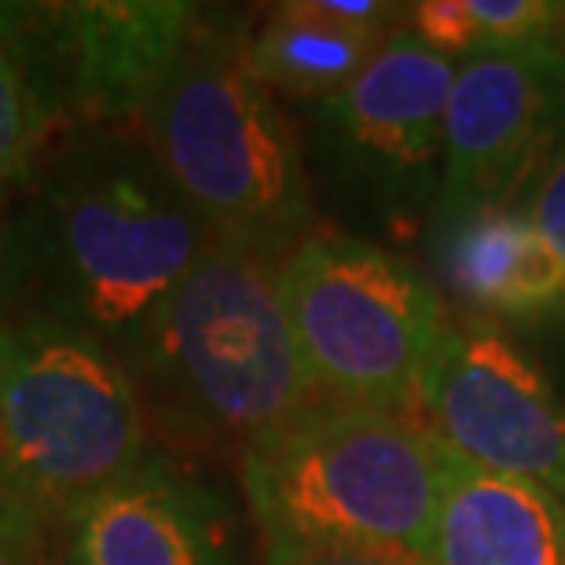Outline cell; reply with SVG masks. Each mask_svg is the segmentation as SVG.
I'll return each instance as SVG.
<instances>
[{
	"instance_id": "7",
	"label": "cell",
	"mask_w": 565,
	"mask_h": 565,
	"mask_svg": "<svg viewBox=\"0 0 565 565\" xmlns=\"http://www.w3.org/2000/svg\"><path fill=\"white\" fill-rule=\"evenodd\" d=\"M279 298L316 401L419 419V386L448 309L423 268L320 228L279 262Z\"/></svg>"
},
{
	"instance_id": "5",
	"label": "cell",
	"mask_w": 565,
	"mask_h": 565,
	"mask_svg": "<svg viewBox=\"0 0 565 565\" xmlns=\"http://www.w3.org/2000/svg\"><path fill=\"white\" fill-rule=\"evenodd\" d=\"M147 412L99 338L0 312V489L55 533L147 456Z\"/></svg>"
},
{
	"instance_id": "13",
	"label": "cell",
	"mask_w": 565,
	"mask_h": 565,
	"mask_svg": "<svg viewBox=\"0 0 565 565\" xmlns=\"http://www.w3.org/2000/svg\"><path fill=\"white\" fill-rule=\"evenodd\" d=\"M423 565H565V503L451 451Z\"/></svg>"
},
{
	"instance_id": "16",
	"label": "cell",
	"mask_w": 565,
	"mask_h": 565,
	"mask_svg": "<svg viewBox=\"0 0 565 565\" xmlns=\"http://www.w3.org/2000/svg\"><path fill=\"white\" fill-rule=\"evenodd\" d=\"M52 121L22 82V74L0 55V195L22 191L49 151Z\"/></svg>"
},
{
	"instance_id": "4",
	"label": "cell",
	"mask_w": 565,
	"mask_h": 565,
	"mask_svg": "<svg viewBox=\"0 0 565 565\" xmlns=\"http://www.w3.org/2000/svg\"><path fill=\"white\" fill-rule=\"evenodd\" d=\"M147 423L191 451L243 456L316 393L305 379L279 262L213 243L121 360Z\"/></svg>"
},
{
	"instance_id": "18",
	"label": "cell",
	"mask_w": 565,
	"mask_h": 565,
	"mask_svg": "<svg viewBox=\"0 0 565 565\" xmlns=\"http://www.w3.org/2000/svg\"><path fill=\"white\" fill-rule=\"evenodd\" d=\"M0 565H55L52 529L0 489Z\"/></svg>"
},
{
	"instance_id": "12",
	"label": "cell",
	"mask_w": 565,
	"mask_h": 565,
	"mask_svg": "<svg viewBox=\"0 0 565 565\" xmlns=\"http://www.w3.org/2000/svg\"><path fill=\"white\" fill-rule=\"evenodd\" d=\"M423 243L434 268L429 279L459 320L525 334L529 345L562 320L565 268L522 202H440Z\"/></svg>"
},
{
	"instance_id": "3",
	"label": "cell",
	"mask_w": 565,
	"mask_h": 565,
	"mask_svg": "<svg viewBox=\"0 0 565 565\" xmlns=\"http://www.w3.org/2000/svg\"><path fill=\"white\" fill-rule=\"evenodd\" d=\"M246 44L243 22L199 8L140 132L213 243L282 262L320 232V210L301 137L250 71Z\"/></svg>"
},
{
	"instance_id": "9",
	"label": "cell",
	"mask_w": 565,
	"mask_h": 565,
	"mask_svg": "<svg viewBox=\"0 0 565 565\" xmlns=\"http://www.w3.org/2000/svg\"><path fill=\"white\" fill-rule=\"evenodd\" d=\"M419 419L459 459L565 503V397L514 334L448 316L423 371Z\"/></svg>"
},
{
	"instance_id": "19",
	"label": "cell",
	"mask_w": 565,
	"mask_h": 565,
	"mask_svg": "<svg viewBox=\"0 0 565 565\" xmlns=\"http://www.w3.org/2000/svg\"><path fill=\"white\" fill-rule=\"evenodd\" d=\"M298 565H423V562L408 555H323Z\"/></svg>"
},
{
	"instance_id": "1",
	"label": "cell",
	"mask_w": 565,
	"mask_h": 565,
	"mask_svg": "<svg viewBox=\"0 0 565 565\" xmlns=\"http://www.w3.org/2000/svg\"><path fill=\"white\" fill-rule=\"evenodd\" d=\"M210 246L143 132L71 129L0 224V312L66 323L126 360Z\"/></svg>"
},
{
	"instance_id": "2",
	"label": "cell",
	"mask_w": 565,
	"mask_h": 565,
	"mask_svg": "<svg viewBox=\"0 0 565 565\" xmlns=\"http://www.w3.org/2000/svg\"><path fill=\"white\" fill-rule=\"evenodd\" d=\"M451 448L423 419L312 401L239 456L265 565L426 555Z\"/></svg>"
},
{
	"instance_id": "10",
	"label": "cell",
	"mask_w": 565,
	"mask_h": 565,
	"mask_svg": "<svg viewBox=\"0 0 565 565\" xmlns=\"http://www.w3.org/2000/svg\"><path fill=\"white\" fill-rule=\"evenodd\" d=\"M562 147L565 44L459 63L445 115L440 202H518Z\"/></svg>"
},
{
	"instance_id": "11",
	"label": "cell",
	"mask_w": 565,
	"mask_h": 565,
	"mask_svg": "<svg viewBox=\"0 0 565 565\" xmlns=\"http://www.w3.org/2000/svg\"><path fill=\"white\" fill-rule=\"evenodd\" d=\"M55 565H250L232 492L195 462L147 451L52 533Z\"/></svg>"
},
{
	"instance_id": "6",
	"label": "cell",
	"mask_w": 565,
	"mask_h": 565,
	"mask_svg": "<svg viewBox=\"0 0 565 565\" xmlns=\"http://www.w3.org/2000/svg\"><path fill=\"white\" fill-rule=\"evenodd\" d=\"M456 66L412 30H393L342 93L305 107V166L345 235L408 246L445 184V115Z\"/></svg>"
},
{
	"instance_id": "17",
	"label": "cell",
	"mask_w": 565,
	"mask_h": 565,
	"mask_svg": "<svg viewBox=\"0 0 565 565\" xmlns=\"http://www.w3.org/2000/svg\"><path fill=\"white\" fill-rule=\"evenodd\" d=\"M518 202L529 210V217L536 221V228L544 232V239L551 243V250H555V257L565 268V147L551 158L544 166V173L525 188V195ZM525 349L544 364L551 382H555L558 393L565 397V312L540 342L525 345Z\"/></svg>"
},
{
	"instance_id": "15",
	"label": "cell",
	"mask_w": 565,
	"mask_h": 565,
	"mask_svg": "<svg viewBox=\"0 0 565 565\" xmlns=\"http://www.w3.org/2000/svg\"><path fill=\"white\" fill-rule=\"evenodd\" d=\"M412 30L429 52L451 63L565 44L562 0H419L408 8Z\"/></svg>"
},
{
	"instance_id": "8",
	"label": "cell",
	"mask_w": 565,
	"mask_h": 565,
	"mask_svg": "<svg viewBox=\"0 0 565 565\" xmlns=\"http://www.w3.org/2000/svg\"><path fill=\"white\" fill-rule=\"evenodd\" d=\"M184 0H44L0 4V55L22 74L52 129L143 118L195 30Z\"/></svg>"
},
{
	"instance_id": "14",
	"label": "cell",
	"mask_w": 565,
	"mask_h": 565,
	"mask_svg": "<svg viewBox=\"0 0 565 565\" xmlns=\"http://www.w3.org/2000/svg\"><path fill=\"white\" fill-rule=\"evenodd\" d=\"M382 41L386 38H371L327 19L316 0H290L268 11L250 33L246 55L268 93L309 107L342 93L371 63Z\"/></svg>"
}]
</instances>
